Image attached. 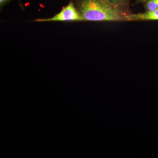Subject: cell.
<instances>
[{
	"label": "cell",
	"instance_id": "obj_1",
	"mask_svg": "<svg viewBox=\"0 0 158 158\" xmlns=\"http://www.w3.org/2000/svg\"><path fill=\"white\" fill-rule=\"evenodd\" d=\"M77 9L83 21H126L131 14L128 8L117 6L108 0H77Z\"/></svg>",
	"mask_w": 158,
	"mask_h": 158
},
{
	"label": "cell",
	"instance_id": "obj_2",
	"mask_svg": "<svg viewBox=\"0 0 158 158\" xmlns=\"http://www.w3.org/2000/svg\"><path fill=\"white\" fill-rule=\"evenodd\" d=\"M83 21L77 9L75 8L73 3L71 2L63 8L59 13L54 17L49 19H37L35 21L38 22L51 21Z\"/></svg>",
	"mask_w": 158,
	"mask_h": 158
},
{
	"label": "cell",
	"instance_id": "obj_3",
	"mask_svg": "<svg viewBox=\"0 0 158 158\" xmlns=\"http://www.w3.org/2000/svg\"><path fill=\"white\" fill-rule=\"evenodd\" d=\"M158 20V9L153 11H146L144 13L131 14L126 17V21Z\"/></svg>",
	"mask_w": 158,
	"mask_h": 158
},
{
	"label": "cell",
	"instance_id": "obj_4",
	"mask_svg": "<svg viewBox=\"0 0 158 158\" xmlns=\"http://www.w3.org/2000/svg\"><path fill=\"white\" fill-rule=\"evenodd\" d=\"M144 5L146 11H153L158 9V0H148Z\"/></svg>",
	"mask_w": 158,
	"mask_h": 158
},
{
	"label": "cell",
	"instance_id": "obj_5",
	"mask_svg": "<svg viewBox=\"0 0 158 158\" xmlns=\"http://www.w3.org/2000/svg\"><path fill=\"white\" fill-rule=\"evenodd\" d=\"M108 1L114 5L126 7V8L129 7L130 0H108Z\"/></svg>",
	"mask_w": 158,
	"mask_h": 158
},
{
	"label": "cell",
	"instance_id": "obj_6",
	"mask_svg": "<svg viewBox=\"0 0 158 158\" xmlns=\"http://www.w3.org/2000/svg\"><path fill=\"white\" fill-rule=\"evenodd\" d=\"M10 1V0H0V5H1V6H3L6 3Z\"/></svg>",
	"mask_w": 158,
	"mask_h": 158
},
{
	"label": "cell",
	"instance_id": "obj_7",
	"mask_svg": "<svg viewBox=\"0 0 158 158\" xmlns=\"http://www.w3.org/2000/svg\"><path fill=\"white\" fill-rule=\"evenodd\" d=\"M147 1H148V0H137L136 2L135 3V4H139V3H143V4H144Z\"/></svg>",
	"mask_w": 158,
	"mask_h": 158
}]
</instances>
